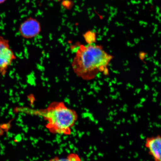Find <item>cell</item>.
Instances as JSON below:
<instances>
[{
  "mask_svg": "<svg viewBox=\"0 0 161 161\" xmlns=\"http://www.w3.org/2000/svg\"><path fill=\"white\" fill-rule=\"evenodd\" d=\"M49 161H82V160L77 154L71 153L66 158H60L56 156L50 159Z\"/></svg>",
  "mask_w": 161,
  "mask_h": 161,
  "instance_id": "8992f818",
  "label": "cell"
},
{
  "mask_svg": "<svg viewBox=\"0 0 161 161\" xmlns=\"http://www.w3.org/2000/svg\"><path fill=\"white\" fill-rule=\"evenodd\" d=\"M16 59L9 40L0 36V74L2 76L6 75L8 69Z\"/></svg>",
  "mask_w": 161,
  "mask_h": 161,
  "instance_id": "3957f363",
  "label": "cell"
},
{
  "mask_svg": "<svg viewBox=\"0 0 161 161\" xmlns=\"http://www.w3.org/2000/svg\"><path fill=\"white\" fill-rule=\"evenodd\" d=\"M47 1H55L57 2H60L61 1H63V0H47Z\"/></svg>",
  "mask_w": 161,
  "mask_h": 161,
  "instance_id": "9c48e42d",
  "label": "cell"
},
{
  "mask_svg": "<svg viewBox=\"0 0 161 161\" xmlns=\"http://www.w3.org/2000/svg\"><path fill=\"white\" fill-rule=\"evenodd\" d=\"M145 147L154 161H161V137L159 135L147 138Z\"/></svg>",
  "mask_w": 161,
  "mask_h": 161,
  "instance_id": "5b68a950",
  "label": "cell"
},
{
  "mask_svg": "<svg viewBox=\"0 0 161 161\" xmlns=\"http://www.w3.org/2000/svg\"><path fill=\"white\" fill-rule=\"evenodd\" d=\"M46 121V128L52 134L69 136L78 119L75 110L62 102H54L45 109L34 110Z\"/></svg>",
  "mask_w": 161,
  "mask_h": 161,
  "instance_id": "7a4b0ae2",
  "label": "cell"
},
{
  "mask_svg": "<svg viewBox=\"0 0 161 161\" xmlns=\"http://www.w3.org/2000/svg\"><path fill=\"white\" fill-rule=\"evenodd\" d=\"M84 37L88 43H92L93 42V39H96L95 33L92 31H88L84 34Z\"/></svg>",
  "mask_w": 161,
  "mask_h": 161,
  "instance_id": "52a82bcc",
  "label": "cell"
},
{
  "mask_svg": "<svg viewBox=\"0 0 161 161\" xmlns=\"http://www.w3.org/2000/svg\"><path fill=\"white\" fill-rule=\"evenodd\" d=\"M7 0H0V4L4 3Z\"/></svg>",
  "mask_w": 161,
  "mask_h": 161,
  "instance_id": "ba28073f",
  "label": "cell"
},
{
  "mask_svg": "<svg viewBox=\"0 0 161 161\" xmlns=\"http://www.w3.org/2000/svg\"><path fill=\"white\" fill-rule=\"evenodd\" d=\"M112 58L101 46L93 43L81 45L76 50L72 67L79 77L84 80H92L100 73L108 75V67Z\"/></svg>",
  "mask_w": 161,
  "mask_h": 161,
  "instance_id": "6da1fadb",
  "label": "cell"
},
{
  "mask_svg": "<svg viewBox=\"0 0 161 161\" xmlns=\"http://www.w3.org/2000/svg\"><path fill=\"white\" fill-rule=\"evenodd\" d=\"M41 24L35 18L29 17L22 22L19 28L20 35L24 39H33L39 35L41 31Z\"/></svg>",
  "mask_w": 161,
  "mask_h": 161,
  "instance_id": "277c9868",
  "label": "cell"
}]
</instances>
